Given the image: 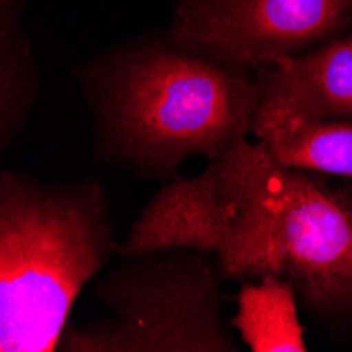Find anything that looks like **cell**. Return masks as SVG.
Segmentation results:
<instances>
[{
    "mask_svg": "<svg viewBox=\"0 0 352 352\" xmlns=\"http://www.w3.org/2000/svg\"><path fill=\"white\" fill-rule=\"evenodd\" d=\"M264 112L312 118H352V34L302 57H283L260 70Z\"/></svg>",
    "mask_w": 352,
    "mask_h": 352,
    "instance_id": "obj_7",
    "label": "cell"
},
{
    "mask_svg": "<svg viewBox=\"0 0 352 352\" xmlns=\"http://www.w3.org/2000/svg\"><path fill=\"white\" fill-rule=\"evenodd\" d=\"M102 287L120 321L59 340L63 350H236L217 321V280L201 258L140 266Z\"/></svg>",
    "mask_w": 352,
    "mask_h": 352,
    "instance_id": "obj_4",
    "label": "cell"
},
{
    "mask_svg": "<svg viewBox=\"0 0 352 352\" xmlns=\"http://www.w3.org/2000/svg\"><path fill=\"white\" fill-rule=\"evenodd\" d=\"M251 133L280 167L352 179V122L255 110Z\"/></svg>",
    "mask_w": 352,
    "mask_h": 352,
    "instance_id": "obj_8",
    "label": "cell"
},
{
    "mask_svg": "<svg viewBox=\"0 0 352 352\" xmlns=\"http://www.w3.org/2000/svg\"><path fill=\"white\" fill-rule=\"evenodd\" d=\"M17 0H3V144L32 102L30 55L17 32Z\"/></svg>",
    "mask_w": 352,
    "mask_h": 352,
    "instance_id": "obj_10",
    "label": "cell"
},
{
    "mask_svg": "<svg viewBox=\"0 0 352 352\" xmlns=\"http://www.w3.org/2000/svg\"><path fill=\"white\" fill-rule=\"evenodd\" d=\"M352 0H179L177 47L230 66H272L342 28Z\"/></svg>",
    "mask_w": 352,
    "mask_h": 352,
    "instance_id": "obj_5",
    "label": "cell"
},
{
    "mask_svg": "<svg viewBox=\"0 0 352 352\" xmlns=\"http://www.w3.org/2000/svg\"><path fill=\"white\" fill-rule=\"evenodd\" d=\"M98 184L0 179V350L59 348L74 300L112 251Z\"/></svg>",
    "mask_w": 352,
    "mask_h": 352,
    "instance_id": "obj_3",
    "label": "cell"
},
{
    "mask_svg": "<svg viewBox=\"0 0 352 352\" xmlns=\"http://www.w3.org/2000/svg\"><path fill=\"white\" fill-rule=\"evenodd\" d=\"M294 292L296 287L276 274H264L260 285L243 283L232 327L253 352L308 350Z\"/></svg>",
    "mask_w": 352,
    "mask_h": 352,
    "instance_id": "obj_9",
    "label": "cell"
},
{
    "mask_svg": "<svg viewBox=\"0 0 352 352\" xmlns=\"http://www.w3.org/2000/svg\"><path fill=\"white\" fill-rule=\"evenodd\" d=\"M228 199V177L217 154L199 177L175 179L158 192L120 251L129 255L165 249L215 251L226 226Z\"/></svg>",
    "mask_w": 352,
    "mask_h": 352,
    "instance_id": "obj_6",
    "label": "cell"
},
{
    "mask_svg": "<svg viewBox=\"0 0 352 352\" xmlns=\"http://www.w3.org/2000/svg\"><path fill=\"white\" fill-rule=\"evenodd\" d=\"M89 80L112 146L161 169L190 154L217 156L251 131L260 104L258 78L177 45L124 49Z\"/></svg>",
    "mask_w": 352,
    "mask_h": 352,
    "instance_id": "obj_2",
    "label": "cell"
},
{
    "mask_svg": "<svg viewBox=\"0 0 352 352\" xmlns=\"http://www.w3.org/2000/svg\"><path fill=\"white\" fill-rule=\"evenodd\" d=\"M228 217L215 247L226 276L276 274L321 314L352 310V190L276 165L260 144L221 152Z\"/></svg>",
    "mask_w": 352,
    "mask_h": 352,
    "instance_id": "obj_1",
    "label": "cell"
}]
</instances>
